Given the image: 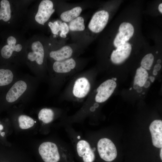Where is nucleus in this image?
Returning a JSON list of instances; mask_svg holds the SVG:
<instances>
[{"instance_id":"9","label":"nucleus","mask_w":162,"mask_h":162,"mask_svg":"<svg viewBox=\"0 0 162 162\" xmlns=\"http://www.w3.org/2000/svg\"><path fill=\"white\" fill-rule=\"evenodd\" d=\"M75 148L78 156L83 162H93L95 159L94 151L86 140L81 139L76 144Z\"/></svg>"},{"instance_id":"15","label":"nucleus","mask_w":162,"mask_h":162,"mask_svg":"<svg viewBox=\"0 0 162 162\" xmlns=\"http://www.w3.org/2000/svg\"><path fill=\"white\" fill-rule=\"evenodd\" d=\"M73 50L70 46H65L56 51H51L50 56L56 61H63L71 58Z\"/></svg>"},{"instance_id":"20","label":"nucleus","mask_w":162,"mask_h":162,"mask_svg":"<svg viewBox=\"0 0 162 162\" xmlns=\"http://www.w3.org/2000/svg\"><path fill=\"white\" fill-rule=\"evenodd\" d=\"M13 79V74L10 70L0 69V86L9 84L12 82Z\"/></svg>"},{"instance_id":"36","label":"nucleus","mask_w":162,"mask_h":162,"mask_svg":"<svg viewBox=\"0 0 162 162\" xmlns=\"http://www.w3.org/2000/svg\"><path fill=\"white\" fill-rule=\"evenodd\" d=\"M3 129V126L2 124H0V130H2Z\"/></svg>"},{"instance_id":"34","label":"nucleus","mask_w":162,"mask_h":162,"mask_svg":"<svg viewBox=\"0 0 162 162\" xmlns=\"http://www.w3.org/2000/svg\"><path fill=\"white\" fill-rule=\"evenodd\" d=\"M157 62L158 64H160L161 62V60L160 59H158L157 60Z\"/></svg>"},{"instance_id":"25","label":"nucleus","mask_w":162,"mask_h":162,"mask_svg":"<svg viewBox=\"0 0 162 162\" xmlns=\"http://www.w3.org/2000/svg\"><path fill=\"white\" fill-rule=\"evenodd\" d=\"M69 26L67 23L65 22H62L60 34V37L63 38H66V35L69 32Z\"/></svg>"},{"instance_id":"4","label":"nucleus","mask_w":162,"mask_h":162,"mask_svg":"<svg viewBox=\"0 0 162 162\" xmlns=\"http://www.w3.org/2000/svg\"><path fill=\"white\" fill-rule=\"evenodd\" d=\"M97 149L101 158L106 161H112L117 157L116 147L108 138H104L99 140L97 143Z\"/></svg>"},{"instance_id":"24","label":"nucleus","mask_w":162,"mask_h":162,"mask_svg":"<svg viewBox=\"0 0 162 162\" xmlns=\"http://www.w3.org/2000/svg\"><path fill=\"white\" fill-rule=\"evenodd\" d=\"M62 22L60 20H56L53 22H49L48 25L50 27L52 33L55 35H58L60 31L61 25Z\"/></svg>"},{"instance_id":"2","label":"nucleus","mask_w":162,"mask_h":162,"mask_svg":"<svg viewBox=\"0 0 162 162\" xmlns=\"http://www.w3.org/2000/svg\"><path fill=\"white\" fill-rule=\"evenodd\" d=\"M76 66V62L72 58L62 61H55L52 68L55 73L60 75L62 81L64 83L78 73Z\"/></svg>"},{"instance_id":"26","label":"nucleus","mask_w":162,"mask_h":162,"mask_svg":"<svg viewBox=\"0 0 162 162\" xmlns=\"http://www.w3.org/2000/svg\"><path fill=\"white\" fill-rule=\"evenodd\" d=\"M161 66L160 64H156L154 67V69L157 71H159L161 69Z\"/></svg>"},{"instance_id":"21","label":"nucleus","mask_w":162,"mask_h":162,"mask_svg":"<svg viewBox=\"0 0 162 162\" xmlns=\"http://www.w3.org/2000/svg\"><path fill=\"white\" fill-rule=\"evenodd\" d=\"M69 29L72 31H82L85 29L84 19L81 16H78L70 22Z\"/></svg>"},{"instance_id":"23","label":"nucleus","mask_w":162,"mask_h":162,"mask_svg":"<svg viewBox=\"0 0 162 162\" xmlns=\"http://www.w3.org/2000/svg\"><path fill=\"white\" fill-rule=\"evenodd\" d=\"M154 60V56L152 53L146 55L142 58L141 62V66L146 70H150Z\"/></svg>"},{"instance_id":"5","label":"nucleus","mask_w":162,"mask_h":162,"mask_svg":"<svg viewBox=\"0 0 162 162\" xmlns=\"http://www.w3.org/2000/svg\"><path fill=\"white\" fill-rule=\"evenodd\" d=\"M116 86V82L112 79L107 80L101 83L94 91L96 93L94 104H98L106 101L112 95Z\"/></svg>"},{"instance_id":"37","label":"nucleus","mask_w":162,"mask_h":162,"mask_svg":"<svg viewBox=\"0 0 162 162\" xmlns=\"http://www.w3.org/2000/svg\"><path fill=\"white\" fill-rule=\"evenodd\" d=\"M53 37H56V35H54Z\"/></svg>"},{"instance_id":"29","label":"nucleus","mask_w":162,"mask_h":162,"mask_svg":"<svg viewBox=\"0 0 162 162\" xmlns=\"http://www.w3.org/2000/svg\"><path fill=\"white\" fill-rule=\"evenodd\" d=\"M149 78L150 79V81L152 82H154L155 80V78L154 77L152 76H150L149 77Z\"/></svg>"},{"instance_id":"28","label":"nucleus","mask_w":162,"mask_h":162,"mask_svg":"<svg viewBox=\"0 0 162 162\" xmlns=\"http://www.w3.org/2000/svg\"><path fill=\"white\" fill-rule=\"evenodd\" d=\"M162 3H161L159 4L158 6V10L159 11H160V13H161V14H162Z\"/></svg>"},{"instance_id":"19","label":"nucleus","mask_w":162,"mask_h":162,"mask_svg":"<svg viewBox=\"0 0 162 162\" xmlns=\"http://www.w3.org/2000/svg\"><path fill=\"white\" fill-rule=\"evenodd\" d=\"M54 116V113L53 110L47 108L42 109L38 114L39 119L45 124L49 123L52 121Z\"/></svg>"},{"instance_id":"18","label":"nucleus","mask_w":162,"mask_h":162,"mask_svg":"<svg viewBox=\"0 0 162 162\" xmlns=\"http://www.w3.org/2000/svg\"><path fill=\"white\" fill-rule=\"evenodd\" d=\"M0 20L7 22L11 17L10 4L7 0H2L0 2Z\"/></svg>"},{"instance_id":"16","label":"nucleus","mask_w":162,"mask_h":162,"mask_svg":"<svg viewBox=\"0 0 162 162\" xmlns=\"http://www.w3.org/2000/svg\"><path fill=\"white\" fill-rule=\"evenodd\" d=\"M82 11V9L81 7H76L70 10L62 13L60 15V18L64 22H70L79 16Z\"/></svg>"},{"instance_id":"31","label":"nucleus","mask_w":162,"mask_h":162,"mask_svg":"<svg viewBox=\"0 0 162 162\" xmlns=\"http://www.w3.org/2000/svg\"><path fill=\"white\" fill-rule=\"evenodd\" d=\"M153 75L156 76L158 74V72L154 70L153 71Z\"/></svg>"},{"instance_id":"40","label":"nucleus","mask_w":162,"mask_h":162,"mask_svg":"<svg viewBox=\"0 0 162 162\" xmlns=\"http://www.w3.org/2000/svg\"><path fill=\"white\" fill-rule=\"evenodd\" d=\"M145 94L144 92V93H142L143 94Z\"/></svg>"},{"instance_id":"39","label":"nucleus","mask_w":162,"mask_h":162,"mask_svg":"<svg viewBox=\"0 0 162 162\" xmlns=\"http://www.w3.org/2000/svg\"><path fill=\"white\" fill-rule=\"evenodd\" d=\"M158 51H157V52H156V53H158Z\"/></svg>"},{"instance_id":"22","label":"nucleus","mask_w":162,"mask_h":162,"mask_svg":"<svg viewBox=\"0 0 162 162\" xmlns=\"http://www.w3.org/2000/svg\"><path fill=\"white\" fill-rule=\"evenodd\" d=\"M18 122L20 128L26 129L32 127L34 121L31 117L25 115H21L18 118Z\"/></svg>"},{"instance_id":"6","label":"nucleus","mask_w":162,"mask_h":162,"mask_svg":"<svg viewBox=\"0 0 162 162\" xmlns=\"http://www.w3.org/2000/svg\"><path fill=\"white\" fill-rule=\"evenodd\" d=\"M109 17L108 12L102 10L96 12L93 16L88 26L92 32L98 33L102 31L106 26Z\"/></svg>"},{"instance_id":"17","label":"nucleus","mask_w":162,"mask_h":162,"mask_svg":"<svg viewBox=\"0 0 162 162\" xmlns=\"http://www.w3.org/2000/svg\"><path fill=\"white\" fill-rule=\"evenodd\" d=\"M148 77V74L146 70L141 66L136 70L134 84L137 85L140 87H142Z\"/></svg>"},{"instance_id":"38","label":"nucleus","mask_w":162,"mask_h":162,"mask_svg":"<svg viewBox=\"0 0 162 162\" xmlns=\"http://www.w3.org/2000/svg\"><path fill=\"white\" fill-rule=\"evenodd\" d=\"M132 88H130L129 90H131L132 89Z\"/></svg>"},{"instance_id":"14","label":"nucleus","mask_w":162,"mask_h":162,"mask_svg":"<svg viewBox=\"0 0 162 162\" xmlns=\"http://www.w3.org/2000/svg\"><path fill=\"white\" fill-rule=\"evenodd\" d=\"M7 42L8 44L4 46L1 50L2 56L5 59L10 58L14 51L19 52L22 48V46L20 44L16 45V40L13 36L9 37L7 39Z\"/></svg>"},{"instance_id":"11","label":"nucleus","mask_w":162,"mask_h":162,"mask_svg":"<svg viewBox=\"0 0 162 162\" xmlns=\"http://www.w3.org/2000/svg\"><path fill=\"white\" fill-rule=\"evenodd\" d=\"M153 145L158 148L162 147V121L156 120L149 126Z\"/></svg>"},{"instance_id":"1","label":"nucleus","mask_w":162,"mask_h":162,"mask_svg":"<svg viewBox=\"0 0 162 162\" xmlns=\"http://www.w3.org/2000/svg\"><path fill=\"white\" fill-rule=\"evenodd\" d=\"M64 91V99L81 102L91 93L92 78L89 71L78 73L73 76Z\"/></svg>"},{"instance_id":"7","label":"nucleus","mask_w":162,"mask_h":162,"mask_svg":"<svg viewBox=\"0 0 162 162\" xmlns=\"http://www.w3.org/2000/svg\"><path fill=\"white\" fill-rule=\"evenodd\" d=\"M118 31L113 41L114 45L116 47L124 44L130 40L133 35L134 28L131 23L124 22L120 25Z\"/></svg>"},{"instance_id":"8","label":"nucleus","mask_w":162,"mask_h":162,"mask_svg":"<svg viewBox=\"0 0 162 162\" xmlns=\"http://www.w3.org/2000/svg\"><path fill=\"white\" fill-rule=\"evenodd\" d=\"M52 2L49 0H42L39 4L35 19L39 24L44 25L54 12Z\"/></svg>"},{"instance_id":"32","label":"nucleus","mask_w":162,"mask_h":162,"mask_svg":"<svg viewBox=\"0 0 162 162\" xmlns=\"http://www.w3.org/2000/svg\"><path fill=\"white\" fill-rule=\"evenodd\" d=\"M162 148H161V149H160V159H161V160H162Z\"/></svg>"},{"instance_id":"13","label":"nucleus","mask_w":162,"mask_h":162,"mask_svg":"<svg viewBox=\"0 0 162 162\" xmlns=\"http://www.w3.org/2000/svg\"><path fill=\"white\" fill-rule=\"evenodd\" d=\"M32 48L33 51L28 54V59L31 61H35L39 65L42 64L44 55V48L42 44L39 41H35L32 43Z\"/></svg>"},{"instance_id":"35","label":"nucleus","mask_w":162,"mask_h":162,"mask_svg":"<svg viewBox=\"0 0 162 162\" xmlns=\"http://www.w3.org/2000/svg\"><path fill=\"white\" fill-rule=\"evenodd\" d=\"M5 134V133L4 132H2L1 133V135L2 136H4Z\"/></svg>"},{"instance_id":"12","label":"nucleus","mask_w":162,"mask_h":162,"mask_svg":"<svg viewBox=\"0 0 162 162\" xmlns=\"http://www.w3.org/2000/svg\"><path fill=\"white\" fill-rule=\"evenodd\" d=\"M26 83L23 81H17L12 86L6 95L8 102L12 103L16 100L27 89Z\"/></svg>"},{"instance_id":"27","label":"nucleus","mask_w":162,"mask_h":162,"mask_svg":"<svg viewBox=\"0 0 162 162\" xmlns=\"http://www.w3.org/2000/svg\"><path fill=\"white\" fill-rule=\"evenodd\" d=\"M150 85V83L149 81H146L144 85V86L145 88L149 87Z\"/></svg>"},{"instance_id":"33","label":"nucleus","mask_w":162,"mask_h":162,"mask_svg":"<svg viewBox=\"0 0 162 162\" xmlns=\"http://www.w3.org/2000/svg\"><path fill=\"white\" fill-rule=\"evenodd\" d=\"M138 86L136 84H134L133 87L135 89H136L138 88Z\"/></svg>"},{"instance_id":"10","label":"nucleus","mask_w":162,"mask_h":162,"mask_svg":"<svg viewBox=\"0 0 162 162\" xmlns=\"http://www.w3.org/2000/svg\"><path fill=\"white\" fill-rule=\"evenodd\" d=\"M116 48L112 52L110 58L113 63L118 64L123 62L128 57L131 51L132 46L130 44L127 42Z\"/></svg>"},{"instance_id":"30","label":"nucleus","mask_w":162,"mask_h":162,"mask_svg":"<svg viewBox=\"0 0 162 162\" xmlns=\"http://www.w3.org/2000/svg\"><path fill=\"white\" fill-rule=\"evenodd\" d=\"M136 89L138 93L141 92L142 90V89L141 87H138Z\"/></svg>"},{"instance_id":"3","label":"nucleus","mask_w":162,"mask_h":162,"mask_svg":"<svg viewBox=\"0 0 162 162\" xmlns=\"http://www.w3.org/2000/svg\"><path fill=\"white\" fill-rule=\"evenodd\" d=\"M64 147L59 148L54 143L46 142L40 144L38 151L45 162H58L61 158L60 152Z\"/></svg>"}]
</instances>
